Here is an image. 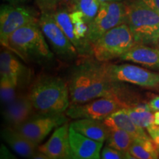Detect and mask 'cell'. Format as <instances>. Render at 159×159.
Wrapping results in <instances>:
<instances>
[{"mask_svg": "<svg viewBox=\"0 0 159 159\" xmlns=\"http://www.w3.org/2000/svg\"><path fill=\"white\" fill-rule=\"evenodd\" d=\"M122 83L109 78L105 62L85 59L71 73L68 84L70 104L84 103L99 97H111L119 99L127 108Z\"/></svg>", "mask_w": 159, "mask_h": 159, "instance_id": "1", "label": "cell"}, {"mask_svg": "<svg viewBox=\"0 0 159 159\" xmlns=\"http://www.w3.org/2000/svg\"><path fill=\"white\" fill-rule=\"evenodd\" d=\"M27 94L41 114H63L70 105L69 85L59 77L41 75L30 85Z\"/></svg>", "mask_w": 159, "mask_h": 159, "instance_id": "2", "label": "cell"}, {"mask_svg": "<svg viewBox=\"0 0 159 159\" xmlns=\"http://www.w3.org/2000/svg\"><path fill=\"white\" fill-rule=\"evenodd\" d=\"M44 37L39 22L23 26L10 36L8 49L26 62L39 64L50 63L54 54Z\"/></svg>", "mask_w": 159, "mask_h": 159, "instance_id": "3", "label": "cell"}, {"mask_svg": "<svg viewBox=\"0 0 159 159\" xmlns=\"http://www.w3.org/2000/svg\"><path fill=\"white\" fill-rule=\"evenodd\" d=\"M126 23L135 41L139 44L156 47L159 41V13L142 0L126 5Z\"/></svg>", "mask_w": 159, "mask_h": 159, "instance_id": "4", "label": "cell"}, {"mask_svg": "<svg viewBox=\"0 0 159 159\" xmlns=\"http://www.w3.org/2000/svg\"><path fill=\"white\" fill-rule=\"evenodd\" d=\"M135 44L134 35L127 23L116 26L91 43L93 55L100 62L122 56Z\"/></svg>", "mask_w": 159, "mask_h": 159, "instance_id": "5", "label": "cell"}, {"mask_svg": "<svg viewBox=\"0 0 159 159\" xmlns=\"http://www.w3.org/2000/svg\"><path fill=\"white\" fill-rule=\"evenodd\" d=\"M126 5L122 2L100 4L98 13L89 25L88 39L92 43L106 32L126 23Z\"/></svg>", "mask_w": 159, "mask_h": 159, "instance_id": "6", "label": "cell"}, {"mask_svg": "<svg viewBox=\"0 0 159 159\" xmlns=\"http://www.w3.org/2000/svg\"><path fill=\"white\" fill-rule=\"evenodd\" d=\"M39 25L57 56L66 61H74L79 56L78 52L57 25L52 13H41Z\"/></svg>", "mask_w": 159, "mask_h": 159, "instance_id": "7", "label": "cell"}, {"mask_svg": "<svg viewBox=\"0 0 159 159\" xmlns=\"http://www.w3.org/2000/svg\"><path fill=\"white\" fill-rule=\"evenodd\" d=\"M109 78L114 82L128 83L144 88H156L159 85V74L140 66L130 64H113L105 62Z\"/></svg>", "mask_w": 159, "mask_h": 159, "instance_id": "8", "label": "cell"}, {"mask_svg": "<svg viewBox=\"0 0 159 159\" xmlns=\"http://www.w3.org/2000/svg\"><path fill=\"white\" fill-rule=\"evenodd\" d=\"M126 108L124 103L111 97H99L89 102L72 104L66 110L71 119H94L103 121L115 111Z\"/></svg>", "mask_w": 159, "mask_h": 159, "instance_id": "9", "label": "cell"}, {"mask_svg": "<svg viewBox=\"0 0 159 159\" xmlns=\"http://www.w3.org/2000/svg\"><path fill=\"white\" fill-rule=\"evenodd\" d=\"M39 19L30 9L19 6L2 5L0 11V41L1 44L8 49L9 38L23 26L38 23Z\"/></svg>", "mask_w": 159, "mask_h": 159, "instance_id": "10", "label": "cell"}, {"mask_svg": "<svg viewBox=\"0 0 159 159\" xmlns=\"http://www.w3.org/2000/svg\"><path fill=\"white\" fill-rule=\"evenodd\" d=\"M66 122H67V119L63 114H45L39 113V115H34L22 124L14 127V128L31 142L39 144L53 129L58 128Z\"/></svg>", "mask_w": 159, "mask_h": 159, "instance_id": "11", "label": "cell"}, {"mask_svg": "<svg viewBox=\"0 0 159 159\" xmlns=\"http://www.w3.org/2000/svg\"><path fill=\"white\" fill-rule=\"evenodd\" d=\"M0 73L14 83L18 89L27 86L30 81V71L15 56V53L5 48L0 54Z\"/></svg>", "mask_w": 159, "mask_h": 159, "instance_id": "12", "label": "cell"}, {"mask_svg": "<svg viewBox=\"0 0 159 159\" xmlns=\"http://www.w3.org/2000/svg\"><path fill=\"white\" fill-rule=\"evenodd\" d=\"M69 126L68 123L55 129L47 142L39 146L38 150L44 153L49 159L72 158L69 143Z\"/></svg>", "mask_w": 159, "mask_h": 159, "instance_id": "13", "label": "cell"}, {"mask_svg": "<svg viewBox=\"0 0 159 159\" xmlns=\"http://www.w3.org/2000/svg\"><path fill=\"white\" fill-rule=\"evenodd\" d=\"M35 111L27 93H19L14 100L5 105L2 116L7 126L14 128L35 115Z\"/></svg>", "mask_w": 159, "mask_h": 159, "instance_id": "14", "label": "cell"}, {"mask_svg": "<svg viewBox=\"0 0 159 159\" xmlns=\"http://www.w3.org/2000/svg\"><path fill=\"white\" fill-rule=\"evenodd\" d=\"M69 143L72 158L99 159L103 142L83 136L69 126Z\"/></svg>", "mask_w": 159, "mask_h": 159, "instance_id": "15", "label": "cell"}, {"mask_svg": "<svg viewBox=\"0 0 159 159\" xmlns=\"http://www.w3.org/2000/svg\"><path fill=\"white\" fill-rule=\"evenodd\" d=\"M1 136L12 150L24 158H33L39 150V144L31 142L13 127H5L2 130Z\"/></svg>", "mask_w": 159, "mask_h": 159, "instance_id": "16", "label": "cell"}, {"mask_svg": "<svg viewBox=\"0 0 159 159\" xmlns=\"http://www.w3.org/2000/svg\"><path fill=\"white\" fill-rule=\"evenodd\" d=\"M120 60L159 70V49L156 47L136 43L123 55Z\"/></svg>", "mask_w": 159, "mask_h": 159, "instance_id": "17", "label": "cell"}, {"mask_svg": "<svg viewBox=\"0 0 159 159\" xmlns=\"http://www.w3.org/2000/svg\"><path fill=\"white\" fill-rule=\"evenodd\" d=\"M103 122L109 128L120 129L128 133L136 139H149L150 137L145 133L144 128H141L133 122L124 108L115 111L107 117Z\"/></svg>", "mask_w": 159, "mask_h": 159, "instance_id": "18", "label": "cell"}, {"mask_svg": "<svg viewBox=\"0 0 159 159\" xmlns=\"http://www.w3.org/2000/svg\"><path fill=\"white\" fill-rule=\"evenodd\" d=\"M70 126L83 136L95 141L104 142L108 138L110 128L102 120L94 119H77Z\"/></svg>", "mask_w": 159, "mask_h": 159, "instance_id": "19", "label": "cell"}, {"mask_svg": "<svg viewBox=\"0 0 159 159\" xmlns=\"http://www.w3.org/2000/svg\"><path fill=\"white\" fill-rule=\"evenodd\" d=\"M55 21L63 31L69 41L75 46L77 51L78 52L79 56L87 57L93 55L92 48L87 47L77 39L75 33L74 27L71 22L69 11L66 9L59 8L52 13Z\"/></svg>", "mask_w": 159, "mask_h": 159, "instance_id": "20", "label": "cell"}, {"mask_svg": "<svg viewBox=\"0 0 159 159\" xmlns=\"http://www.w3.org/2000/svg\"><path fill=\"white\" fill-rule=\"evenodd\" d=\"M129 152L136 159L159 158L158 147L150 138L134 140Z\"/></svg>", "mask_w": 159, "mask_h": 159, "instance_id": "21", "label": "cell"}, {"mask_svg": "<svg viewBox=\"0 0 159 159\" xmlns=\"http://www.w3.org/2000/svg\"><path fill=\"white\" fill-rule=\"evenodd\" d=\"M134 141V137L128 133L120 129L111 128L105 142L107 146L124 152H128Z\"/></svg>", "mask_w": 159, "mask_h": 159, "instance_id": "22", "label": "cell"}, {"mask_svg": "<svg viewBox=\"0 0 159 159\" xmlns=\"http://www.w3.org/2000/svg\"><path fill=\"white\" fill-rule=\"evenodd\" d=\"M73 3L74 10H77L83 13L89 25L97 16L100 6L98 0H75Z\"/></svg>", "mask_w": 159, "mask_h": 159, "instance_id": "23", "label": "cell"}, {"mask_svg": "<svg viewBox=\"0 0 159 159\" xmlns=\"http://www.w3.org/2000/svg\"><path fill=\"white\" fill-rule=\"evenodd\" d=\"M135 124L142 128H148L154 125V114L152 111H139L134 110L130 107L124 108Z\"/></svg>", "mask_w": 159, "mask_h": 159, "instance_id": "24", "label": "cell"}, {"mask_svg": "<svg viewBox=\"0 0 159 159\" xmlns=\"http://www.w3.org/2000/svg\"><path fill=\"white\" fill-rule=\"evenodd\" d=\"M18 88L11 80L5 77H1L0 79V97L1 102L4 105L9 104L17 97Z\"/></svg>", "mask_w": 159, "mask_h": 159, "instance_id": "25", "label": "cell"}, {"mask_svg": "<svg viewBox=\"0 0 159 159\" xmlns=\"http://www.w3.org/2000/svg\"><path fill=\"white\" fill-rule=\"evenodd\" d=\"M64 0H35L41 13H53L60 8Z\"/></svg>", "mask_w": 159, "mask_h": 159, "instance_id": "26", "label": "cell"}, {"mask_svg": "<svg viewBox=\"0 0 159 159\" xmlns=\"http://www.w3.org/2000/svg\"><path fill=\"white\" fill-rule=\"evenodd\" d=\"M128 152H124L122 151L118 150L116 149L111 148L109 146H105L102 151L101 158L102 159H124L128 158Z\"/></svg>", "mask_w": 159, "mask_h": 159, "instance_id": "27", "label": "cell"}, {"mask_svg": "<svg viewBox=\"0 0 159 159\" xmlns=\"http://www.w3.org/2000/svg\"><path fill=\"white\" fill-rule=\"evenodd\" d=\"M148 133L150 135L151 139L153 140L157 146L159 148V126L158 125H152L147 128Z\"/></svg>", "mask_w": 159, "mask_h": 159, "instance_id": "28", "label": "cell"}, {"mask_svg": "<svg viewBox=\"0 0 159 159\" xmlns=\"http://www.w3.org/2000/svg\"><path fill=\"white\" fill-rule=\"evenodd\" d=\"M149 105L152 111H159V97H155L149 102Z\"/></svg>", "mask_w": 159, "mask_h": 159, "instance_id": "29", "label": "cell"}, {"mask_svg": "<svg viewBox=\"0 0 159 159\" xmlns=\"http://www.w3.org/2000/svg\"><path fill=\"white\" fill-rule=\"evenodd\" d=\"M142 1H144L151 8L159 13V0H142Z\"/></svg>", "mask_w": 159, "mask_h": 159, "instance_id": "30", "label": "cell"}, {"mask_svg": "<svg viewBox=\"0 0 159 159\" xmlns=\"http://www.w3.org/2000/svg\"><path fill=\"white\" fill-rule=\"evenodd\" d=\"M154 125L159 126V111H155L154 113Z\"/></svg>", "mask_w": 159, "mask_h": 159, "instance_id": "31", "label": "cell"}, {"mask_svg": "<svg viewBox=\"0 0 159 159\" xmlns=\"http://www.w3.org/2000/svg\"><path fill=\"white\" fill-rule=\"evenodd\" d=\"M7 1H8L10 3L12 4V5H19V4L25 2L26 0H7Z\"/></svg>", "mask_w": 159, "mask_h": 159, "instance_id": "32", "label": "cell"}, {"mask_svg": "<svg viewBox=\"0 0 159 159\" xmlns=\"http://www.w3.org/2000/svg\"><path fill=\"white\" fill-rule=\"evenodd\" d=\"M100 4L105 2H122V0H98Z\"/></svg>", "mask_w": 159, "mask_h": 159, "instance_id": "33", "label": "cell"}, {"mask_svg": "<svg viewBox=\"0 0 159 159\" xmlns=\"http://www.w3.org/2000/svg\"><path fill=\"white\" fill-rule=\"evenodd\" d=\"M156 47L159 49V41H158V44H157V46H156Z\"/></svg>", "mask_w": 159, "mask_h": 159, "instance_id": "34", "label": "cell"}, {"mask_svg": "<svg viewBox=\"0 0 159 159\" xmlns=\"http://www.w3.org/2000/svg\"><path fill=\"white\" fill-rule=\"evenodd\" d=\"M68 1H71V2H74L75 0H68Z\"/></svg>", "mask_w": 159, "mask_h": 159, "instance_id": "35", "label": "cell"}, {"mask_svg": "<svg viewBox=\"0 0 159 159\" xmlns=\"http://www.w3.org/2000/svg\"><path fill=\"white\" fill-rule=\"evenodd\" d=\"M158 151H159V148H158Z\"/></svg>", "mask_w": 159, "mask_h": 159, "instance_id": "36", "label": "cell"}]
</instances>
